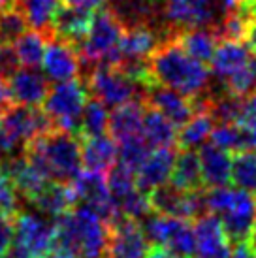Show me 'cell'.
<instances>
[{
	"label": "cell",
	"instance_id": "cell-18",
	"mask_svg": "<svg viewBox=\"0 0 256 258\" xmlns=\"http://www.w3.org/2000/svg\"><path fill=\"white\" fill-rule=\"evenodd\" d=\"M192 230L196 239V254L202 258H228L232 239L226 234L219 217L213 213L196 217Z\"/></svg>",
	"mask_w": 256,
	"mask_h": 258
},
{
	"label": "cell",
	"instance_id": "cell-49",
	"mask_svg": "<svg viewBox=\"0 0 256 258\" xmlns=\"http://www.w3.org/2000/svg\"><path fill=\"white\" fill-rule=\"evenodd\" d=\"M250 247H252V249H254L256 251V224H254V228H252V232H250Z\"/></svg>",
	"mask_w": 256,
	"mask_h": 258
},
{
	"label": "cell",
	"instance_id": "cell-24",
	"mask_svg": "<svg viewBox=\"0 0 256 258\" xmlns=\"http://www.w3.org/2000/svg\"><path fill=\"white\" fill-rule=\"evenodd\" d=\"M30 202L34 204V208L38 211H42L43 215L58 217L66 211H70L78 204V196H76V190H74L70 181L49 179Z\"/></svg>",
	"mask_w": 256,
	"mask_h": 258
},
{
	"label": "cell",
	"instance_id": "cell-29",
	"mask_svg": "<svg viewBox=\"0 0 256 258\" xmlns=\"http://www.w3.org/2000/svg\"><path fill=\"white\" fill-rule=\"evenodd\" d=\"M215 128V119L207 111L204 100L198 98L196 111L190 115V119L179 128L177 132V145L181 149H196L204 145L209 140L211 132Z\"/></svg>",
	"mask_w": 256,
	"mask_h": 258
},
{
	"label": "cell",
	"instance_id": "cell-17",
	"mask_svg": "<svg viewBox=\"0 0 256 258\" xmlns=\"http://www.w3.org/2000/svg\"><path fill=\"white\" fill-rule=\"evenodd\" d=\"M171 32V29H170ZM170 32H158L151 23H130L124 25L119 53V62H147L151 53L157 49V45L162 40L170 36Z\"/></svg>",
	"mask_w": 256,
	"mask_h": 258
},
{
	"label": "cell",
	"instance_id": "cell-50",
	"mask_svg": "<svg viewBox=\"0 0 256 258\" xmlns=\"http://www.w3.org/2000/svg\"><path fill=\"white\" fill-rule=\"evenodd\" d=\"M12 2H14V0H0V10H2V8H6V6H10Z\"/></svg>",
	"mask_w": 256,
	"mask_h": 258
},
{
	"label": "cell",
	"instance_id": "cell-32",
	"mask_svg": "<svg viewBox=\"0 0 256 258\" xmlns=\"http://www.w3.org/2000/svg\"><path fill=\"white\" fill-rule=\"evenodd\" d=\"M14 4L23 12L29 27L49 34L55 14L62 0H14Z\"/></svg>",
	"mask_w": 256,
	"mask_h": 258
},
{
	"label": "cell",
	"instance_id": "cell-42",
	"mask_svg": "<svg viewBox=\"0 0 256 258\" xmlns=\"http://www.w3.org/2000/svg\"><path fill=\"white\" fill-rule=\"evenodd\" d=\"M45 258H79V252L76 251L74 245L66 243V241H62V239L55 237L49 252L45 254Z\"/></svg>",
	"mask_w": 256,
	"mask_h": 258
},
{
	"label": "cell",
	"instance_id": "cell-33",
	"mask_svg": "<svg viewBox=\"0 0 256 258\" xmlns=\"http://www.w3.org/2000/svg\"><path fill=\"white\" fill-rule=\"evenodd\" d=\"M107 121H109V113H107V106H104L100 100L93 98L87 100L83 113L79 117L78 128H76V136L81 138H91L100 136L107 132Z\"/></svg>",
	"mask_w": 256,
	"mask_h": 258
},
{
	"label": "cell",
	"instance_id": "cell-28",
	"mask_svg": "<svg viewBox=\"0 0 256 258\" xmlns=\"http://www.w3.org/2000/svg\"><path fill=\"white\" fill-rule=\"evenodd\" d=\"M179 126L158 109L145 104L142 121V136L149 147H171L177 144Z\"/></svg>",
	"mask_w": 256,
	"mask_h": 258
},
{
	"label": "cell",
	"instance_id": "cell-43",
	"mask_svg": "<svg viewBox=\"0 0 256 258\" xmlns=\"http://www.w3.org/2000/svg\"><path fill=\"white\" fill-rule=\"evenodd\" d=\"M109 0H62V4L74 8H81V10H89V12H96L100 8L107 6Z\"/></svg>",
	"mask_w": 256,
	"mask_h": 258
},
{
	"label": "cell",
	"instance_id": "cell-31",
	"mask_svg": "<svg viewBox=\"0 0 256 258\" xmlns=\"http://www.w3.org/2000/svg\"><path fill=\"white\" fill-rule=\"evenodd\" d=\"M19 66L38 68L42 64L43 51L47 45V34L42 30H25L14 43H10Z\"/></svg>",
	"mask_w": 256,
	"mask_h": 258
},
{
	"label": "cell",
	"instance_id": "cell-45",
	"mask_svg": "<svg viewBox=\"0 0 256 258\" xmlns=\"http://www.w3.org/2000/svg\"><path fill=\"white\" fill-rule=\"evenodd\" d=\"M228 258H256V251L249 241H235V247L230 249Z\"/></svg>",
	"mask_w": 256,
	"mask_h": 258
},
{
	"label": "cell",
	"instance_id": "cell-48",
	"mask_svg": "<svg viewBox=\"0 0 256 258\" xmlns=\"http://www.w3.org/2000/svg\"><path fill=\"white\" fill-rule=\"evenodd\" d=\"M219 6L224 10V12H230V10H235V8L241 4V0H217Z\"/></svg>",
	"mask_w": 256,
	"mask_h": 258
},
{
	"label": "cell",
	"instance_id": "cell-38",
	"mask_svg": "<svg viewBox=\"0 0 256 258\" xmlns=\"http://www.w3.org/2000/svg\"><path fill=\"white\" fill-rule=\"evenodd\" d=\"M209 140H211V144L213 145L228 151V153H235V151L245 149V147H247L245 134H243V130L239 128L237 124H226V122H221L219 126H215L213 128Z\"/></svg>",
	"mask_w": 256,
	"mask_h": 258
},
{
	"label": "cell",
	"instance_id": "cell-15",
	"mask_svg": "<svg viewBox=\"0 0 256 258\" xmlns=\"http://www.w3.org/2000/svg\"><path fill=\"white\" fill-rule=\"evenodd\" d=\"M81 57L74 43L66 42L62 38L47 34V45L43 51L42 68L47 79L53 81H68L78 78L81 72Z\"/></svg>",
	"mask_w": 256,
	"mask_h": 258
},
{
	"label": "cell",
	"instance_id": "cell-9",
	"mask_svg": "<svg viewBox=\"0 0 256 258\" xmlns=\"http://www.w3.org/2000/svg\"><path fill=\"white\" fill-rule=\"evenodd\" d=\"M87 100H89V91L85 83L74 78L68 81H57L53 87H49V93L42 106L53 126L70 130L76 134L79 117L83 113Z\"/></svg>",
	"mask_w": 256,
	"mask_h": 258
},
{
	"label": "cell",
	"instance_id": "cell-26",
	"mask_svg": "<svg viewBox=\"0 0 256 258\" xmlns=\"http://www.w3.org/2000/svg\"><path fill=\"white\" fill-rule=\"evenodd\" d=\"M143 111H145L143 98H136V100L124 102L121 106H117L113 109V113L109 115V121H107L109 136L113 138L115 142H121L124 138L142 134Z\"/></svg>",
	"mask_w": 256,
	"mask_h": 258
},
{
	"label": "cell",
	"instance_id": "cell-23",
	"mask_svg": "<svg viewBox=\"0 0 256 258\" xmlns=\"http://www.w3.org/2000/svg\"><path fill=\"white\" fill-rule=\"evenodd\" d=\"M202 181L209 188L224 186L232 181V155L213 144L200 145L198 151Z\"/></svg>",
	"mask_w": 256,
	"mask_h": 258
},
{
	"label": "cell",
	"instance_id": "cell-19",
	"mask_svg": "<svg viewBox=\"0 0 256 258\" xmlns=\"http://www.w3.org/2000/svg\"><path fill=\"white\" fill-rule=\"evenodd\" d=\"M8 177L12 179L17 192L23 194L27 200H32L36 194L42 190V186L51 179L49 173L43 170L40 164H36L32 158H29L21 151V155L12 157L6 160V164L0 166Z\"/></svg>",
	"mask_w": 256,
	"mask_h": 258
},
{
	"label": "cell",
	"instance_id": "cell-46",
	"mask_svg": "<svg viewBox=\"0 0 256 258\" xmlns=\"http://www.w3.org/2000/svg\"><path fill=\"white\" fill-rule=\"evenodd\" d=\"M145 258H175L173 254H171L164 245H151L149 251H147V254H145Z\"/></svg>",
	"mask_w": 256,
	"mask_h": 258
},
{
	"label": "cell",
	"instance_id": "cell-27",
	"mask_svg": "<svg viewBox=\"0 0 256 258\" xmlns=\"http://www.w3.org/2000/svg\"><path fill=\"white\" fill-rule=\"evenodd\" d=\"M173 40L200 62H209L219 45V38L213 29L192 27V29H171Z\"/></svg>",
	"mask_w": 256,
	"mask_h": 258
},
{
	"label": "cell",
	"instance_id": "cell-6",
	"mask_svg": "<svg viewBox=\"0 0 256 258\" xmlns=\"http://www.w3.org/2000/svg\"><path fill=\"white\" fill-rule=\"evenodd\" d=\"M124 21L113 8H100L93 15L91 29L87 36L78 43V51L81 62L85 64H119L121 43Z\"/></svg>",
	"mask_w": 256,
	"mask_h": 258
},
{
	"label": "cell",
	"instance_id": "cell-25",
	"mask_svg": "<svg viewBox=\"0 0 256 258\" xmlns=\"http://www.w3.org/2000/svg\"><path fill=\"white\" fill-rule=\"evenodd\" d=\"M117 164V142L107 134L81 138V166L106 173Z\"/></svg>",
	"mask_w": 256,
	"mask_h": 258
},
{
	"label": "cell",
	"instance_id": "cell-4",
	"mask_svg": "<svg viewBox=\"0 0 256 258\" xmlns=\"http://www.w3.org/2000/svg\"><path fill=\"white\" fill-rule=\"evenodd\" d=\"M206 209L221 219L230 239L247 241L256 224V194L228 185L204 192Z\"/></svg>",
	"mask_w": 256,
	"mask_h": 258
},
{
	"label": "cell",
	"instance_id": "cell-11",
	"mask_svg": "<svg viewBox=\"0 0 256 258\" xmlns=\"http://www.w3.org/2000/svg\"><path fill=\"white\" fill-rule=\"evenodd\" d=\"M149 247V237L136 219L119 215L107 222L106 258H145Z\"/></svg>",
	"mask_w": 256,
	"mask_h": 258
},
{
	"label": "cell",
	"instance_id": "cell-3",
	"mask_svg": "<svg viewBox=\"0 0 256 258\" xmlns=\"http://www.w3.org/2000/svg\"><path fill=\"white\" fill-rule=\"evenodd\" d=\"M209 62L226 93L239 98L256 93V57L243 40H221Z\"/></svg>",
	"mask_w": 256,
	"mask_h": 258
},
{
	"label": "cell",
	"instance_id": "cell-7",
	"mask_svg": "<svg viewBox=\"0 0 256 258\" xmlns=\"http://www.w3.org/2000/svg\"><path fill=\"white\" fill-rule=\"evenodd\" d=\"M53 126L45 111L36 106L12 104L10 108L0 113V144L4 153H15L25 149L34 138Z\"/></svg>",
	"mask_w": 256,
	"mask_h": 258
},
{
	"label": "cell",
	"instance_id": "cell-12",
	"mask_svg": "<svg viewBox=\"0 0 256 258\" xmlns=\"http://www.w3.org/2000/svg\"><path fill=\"white\" fill-rule=\"evenodd\" d=\"M147 194H149V204L153 213L179 217V219L188 221V219H196V217L204 215V211H206L202 188L183 192L171 185H160Z\"/></svg>",
	"mask_w": 256,
	"mask_h": 258
},
{
	"label": "cell",
	"instance_id": "cell-21",
	"mask_svg": "<svg viewBox=\"0 0 256 258\" xmlns=\"http://www.w3.org/2000/svg\"><path fill=\"white\" fill-rule=\"evenodd\" d=\"M173 160L175 153L171 151V147H155L149 151L134 173L138 188H142L143 192H151L153 188L166 185V181H170Z\"/></svg>",
	"mask_w": 256,
	"mask_h": 258
},
{
	"label": "cell",
	"instance_id": "cell-47",
	"mask_svg": "<svg viewBox=\"0 0 256 258\" xmlns=\"http://www.w3.org/2000/svg\"><path fill=\"white\" fill-rule=\"evenodd\" d=\"M247 40H249V49L252 51V55L256 57V21H252L249 25V30H247Z\"/></svg>",
	"mask_w": 256,
	"mask_h": 258
},
{
	"label": "cell",
	"instance_id": "cell-36",
	"mask_svg": "<svg viewBox=\"0 0 256 258\" xmlns=\"http://www.w3.org/2000/svg\"><path fill=\"white\" fill-rule=\"evenodd\" d=\"M149 153V145L143 140L142 134L138 136L124 138L121 142H117V158H119V164H122L124 168H128L130 172H134L140 168L145 157Z\"/></svg>",
	"mask_w": 256,
	"mask_h": 258
},
{
	"label": "cell",
	"instance_id": "cell-5",
	"mask_svg": "<svg viewBox=\"0 0 256 258\" xmlns=\"http://www.w3.org/2000/svg\"><path fill=\"white\" fill-rule=\"evenodd\" d=\"M55 237L76 247L79 258H102L107 243V222L89 206L72 208L55 217Z\"/></svg>",
	"mask_w": 256,
	"mask_h": 258
},
{
	"label": "cell",
	"instance_id": "cell-14",
	"mask_svg": "<svg viewBox=\"0 0 256 258\" xmlns=\"http://www.w3.org/2000/svg\"><path fill=\"white\" fill-rule=\"evenodd\" d=\"M168 29L209 27L217 19L215 0H158Z\"/></svg>",
	"mask_w": 256,
	"mask_h": 258
},
{
	"label": "cell",
	"instance_id": "cell-30",
	"mask_svg": "<svg viewBox=\"0 0 256 258\" xmlns=\"http://www.w3.org/2000/svg\"><path fill=\"white\" fill-rule=\"evenodd\" d=\"M171 186H175L183 192L200 190L204 186L202 181V168H200L198 153L194 149H181L179 155H175L173 168L170 175Z\"/></svg>",
	"mask_w": 256,
	"mask_h": 258
},
{
	"label": "cell",
	"instance_id": "cell-52",
	"mask_svg": "<svg viewBox=\"0 0 256 258\" xmlns=\"http://www.w3.org/2000/svg\"><path fill=\"white\" fill-rule=\"evenodd\" d=\"M192 258H194V256H192Z\"/></svg>",
	"mask_w": 256,
	"mask_h": 258
},
{
	"label": "cell",
	"instance_id": "cell-34",
	"mask_svg": "<svg viewBox=\"0 0 256 258\" xmlns=\"http://www.w3.org/2000/svg\"><path fill=\"white\" fill-rule=\"evenodd\" d=\"M232 181L235 185L256 194V149H239L232 157Z\"/></svg>",
	"mask_w": 256,
	"mask_h": 258
},
{
	"label": "cell",
	"instance_id": "cell-51",
	"mask_svg": "<svg viewBox=\"0 0 256 258\" xmlns=\"http://www.w3.org/2000/svg\"><path fill=\"white\" fill-rule=\"evenodd\" d=\"M2 157H4V149H2V144H0V160H2Z\"/></svg>",
	"mask_w": 256,
	"mask_h": 258
},
{
	"label": "cell",
	"instance_id": "cell-22",
	"mask_svg": "<svg viewBox=\"0 0 256 258\" xmlns=\"http://www.w3.org/2000/svg\"><path fill=\"white\" fill-rule=\"evenodd\" d=\"M93 15L94 12H89V10L60 4V8L55 14L49 34L51 36L62 38V40L74 43L78 47V43L87 36V32L91 29Z\"/></svg>",
	"mask_w": 256,
	"mask_h": 258
},
{
	"label": "cell",
	"instance_id": "cell-13",
	"mask_svg": "<svg viewBox=\"0 0 256 258\" xmlns=\"http://www.w3.org/2000/svg\"><path fill=\"white\" fill-rule=\"evenodd\" d=\"M70 183L76 190L78 202H83L85 206L94 209L106 222H111L113 219L121 215L113 196L109 192L107 179L104 173L91 172V170L81 172L79 170V173L74 179H70Z\"/></svg>",
	"mask_w": 256,
	"mask_h": 258
},
{
	"label": "cell",
	"instance_id": "cell-20",
	"mask_svg": "<svg viewBox=\"0 0 256 258\" xmlns=\"http://www.w3.org/2000/svg\"><path fill=\"white\" fill-rule=\"evenodd\" d=\"M8 85L12 93V100L23 106L40 108L49 93V81L43 78L36 68H17L8 76Z\"/></svg>",
	"mask_w": 256,
	"mask_h": 258
},
{
	"label": "cell",
	"instance_id": "cell-2",
	"mask_svg": "<svg viewBox=\"0 0 256 258\" xmlns=\"http://www.w3.org/2000/svg\"><path fill=\"white\" fill-rule=\"evenodd\" d=\"M23 153L32 158L49 173L53 179L70 181L81 170V142L70 130L51 126L42 132L30 144L25 145Z\"/></svg>",
	"mask_w": 256,
	"mask_h": 258
},
{
	"label": "cell",
	"instance_id": "cell-39",
	"mask_svg": "<svg viewBox=\"0 0 256 258\" xmlns=\"http://www.w3.org/2000/svg\"><path fill=\"white\" fill-rule=\"evenodd\" d=\"M237 126L245 134L247 147L256 149V93L243 100V109L239 115V121H237Z\"/></svg>",
	"mask_w": 256,
	"mask_h": 258
},
{
	"label": "cell",
	"instance_id": "cell-41",
	"mask_svg": "<svg viewBox=\"0 0 256 258\" xmlns=\"http://www.w3.org/2000/svg\"><path fill=\"white\" fill-rule=\"evenodd\" d=\"M15 215H0V258H8L14 243Z\"/></svg>",
	"mask_w": 256,
	"mask_h": 258
},
{
	"label": "cell",
	"instance_id": "cell-8",
	"mask_svg": "<svg viewBox=\"0 0 256 258\" xmlns=\"http://www.w3.org/2000/svg\"><path fill=\"white\" fill-rule=\"evenodd\" d=\"M85 87L93 98L109 108L143 96V93H140L143 87L119 64H96L93 72L87 74Z\"/></svg>",
	"mask_w": 256,
	"mask_h": 258
},
{
	"label": "cell",
	"instance_id": "cell-16",
	"mask_svg": "<svg viewBox=\"0 0 256 258\" xmlns=\"http://www.w3.org/2000/svg\"><path fill=\"white\" fill-rule=\"evenodd\" d=\"M142 98L147 106L158 109L171 122H175L179 128L190 119L198 104V98H188L185 94L177 93L170 87L160 85V83H155V81H149L145 85Z\"/></svg>",
	"mask_w": 256,
	"mask_h": 258
},
{
	"label": "cell",
	"instance_id": "cell-44",
	"mask_svg": "<svg viewBox=\"0 0 256 258\" xmlns=\"http://www.w3.org/2000/svg\"><path fill=\"white\" fill-rule=\"evenodd\" d=\"M12 104L14 100H12V93H10V85H8V76L0 72V113H4Z\"/></svg>",
	"mask_w": 256,
	"mask_h": 258
},
{
	"label": "cell",
	"instance_id": "cell-35",
	"mask_svg": "<svg viewBox=\"0 0 256 258\" xmlns=\"http://www.w3.org/2000/svg\"><path fill=\"white\" fill-rule=\"evenodd\" d=\"M243 100L239 96H234L230 93H224L221 96H215V98H206L207 111L211 113V117L215 119V122H226V124H237L239 121V115L243 109Z\"/></svg>",
	"mask_w": 256,
	"mask_h": 258
},
{
	"label": "cell",
	"instance_id": "cell-37",
	"mask_svg": "<svg viewBox=\"0 0 256 258\" xmlns=\"http://www.w3.org/2000/svg\"><path fill=\"white\" fill-rule=\"evenodd\" d=\"M27 27L29 23L14 2L0 10V42L2 43H14L27 30Z\"/></svg>",
	"mask_w": 256,
	"mask_h": 258
},
{
	"label": "cell",
	"instance_id": "cell-1",
	"mask_svg": "<svg viewBox=\"0 0 256 258\" xmlns=\"http://www.w3.org/2000/svg\"><path fill=\"white\" fill-rule=\"evenodd\" d=\"M151 81L170 87L188 98H200L209 87V70L206 62L190 57L173 36L166 38L147 58Z\"/></svg>",
	"mask_w": 256,
	"mask_h": 258
},
{
	"label": "cell",
	"instance_id": "cell-10",
	"mask_svg": "<svg viewBox=\"0 0 256 258\" xmlns=\"http://www.w3.org/2000/svg\"><path fill=\"white\" fill-rule=\"evenodd\" d=\"M55 239V226L36 213L17 211L14 243L8 258H45Z\"/></svg>",
	"mask_w": 256,
	"mask_h": 258
},
{
	"label": "cell",
	"instance_id": "cell-40",
	"mask_svg": "<svg viewBox=\"0 0 256 258\" xmlns=\"http://www.w3.org/2000/svg\"><path fill=\"white\" fill-rule=\"evenodd\" d=\"M19 211V192L8 173L0 168V215H17Z\"/></svg>",
	"mask_w": 256,
	"mask_h": 258
}]
</instances>
